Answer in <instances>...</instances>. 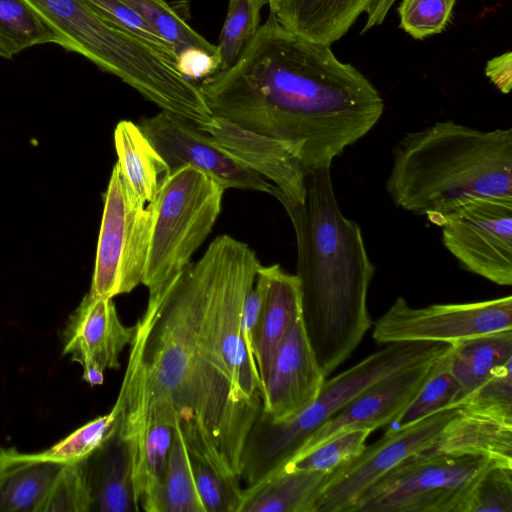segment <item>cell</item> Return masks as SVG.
Listing matches in <instances>:
<instances>
[{
	"instance_id": "1",
	"label": "cell",
	"mask_w": 512,
	"mask_h": 512,
	"mask_svg": "<svg viewBox=\"0 0 512 512\" xmlns=\"http://www.w3.org/2000/svg\"><path fill=\"white\" fill-rule=\"evenodd\" d=\"M253 249L230 235L159 290L134 325L127 368L113 406L117 432L137 451L145 430L181 431L191 455L241 480L244 447L261 407L236 388L224 320Z\"/></svg>"
},
{
	"instance_id": "2",
	"label": "cell",
	"mask_w": 512,
	"mask_h": 512,
	"mask_svg": "<svg viewBox=\"0 0 512 512\" xmlns=\"http://www.w3.org/2000/svg\"><path fill=\"white\" fill-rule=\"evenodd\" d=\"M198 84L213 116L283 142L305 171L331 166L384 112L358 69L330 45L286 29L272 11L232 67Z\"/></svg>"
},
{
	"instance_id": "3",
	"label": "cell",
	"mask_w": 512,
	"mask_h": 512,
	"mask_svg": "<svg viewBox=\"0 0 512 512\" xmlns=\"http://www.w3.org/2000/svg\"><path fill=\"white\" fill-rule=\"evenodd\" d=\"M330 170L305 171L302 202L279 200L296 237L302 322L325 377L372 326L367 297L375 273L360 226L338 205Z\"/></svg>"
},
{
	"instance_id": "4",
	"label": "cell",
	"mask_w": 512,
	"mask_h": 512,
	"mask_svg": "<svg viewBox=\"0 0 512 512\" xmlns=\"http://www.w3.org/2000/svg\"><path fill=\"white\" fill-rule=\"evenodd\" d=\"M386 191L431 221L472 199L512 196V129L483 131L453 120L407 132L392 149Z\"/></svg>"
},
{
	"instance_id": "5",
	"label": "cell",
	"mask_w": 512,
	"mask_h": 512,
	"mask_svg": "<svg viewBox=\"0 0 512 512\" xmlns=\"http://www.w3.org/2000/svg\"><path fill=\"white\" fill-rule=\"evenodd\" d=\"M449 343L397 342L367 356L337 376L324 380L316 398L282 422L261 415L244 447L241 479L247 486L287 462L306 440L359 393L389 373L442 353Z\"/></svg>"
},
{
	"instance_id": "6",
	"label": "cell",
	"mask_w": 512,
	"mask_h": 512,
	"mask_svg": "<svg viewBox=\"0 0 512 512\" xmlns=\"http://www.w3.org/2000/svg\"><path fill=\"white\" fill-rule=\"evenodd\" d=\"M78 53L113 74L161 109L174 105L187 87L176 59L98 16L83 0H27Z\"/></svg>"
},
{
	"instance_id": "7",
	"label": "cell",
	"mask_w": 512,
	"mask_h": 512,
	"mask_svg": "<svg viewBox=\"0 0 512 512\" xmlns=\"http://www.w3.org/2000/svg\"><path fill=\"white\" fill-rule=\"evenodd\" d=\"M224 191L192 166L171 171L154 203L142 280L149 293L162 288L191 263L221 213Z\"/></svg>"
},
{
	"instance_id": "8",
	"label": "cell",
	"mask_w": 512,
	"mask_h": 512,
	"mask_svg": "<svg viewBox=\"0 0 512 512\" xmlns=\"http://www.w3.org/2000/svg\"><path fill=\"white\" fill-rule=\"evenodd\" d=\"M491 461L479 455H412L382 476L348 512H461L474 481Z\"/></svg>"
},
{
	"instance_id": "9",
	"label": "cell",
	"mask_w": 512,
	"mask_h": 512,
	"mask_svg": "<svg viewBox=\"0 0 512 512\" xmlns=\"http://www.w3.org/2000/svg\"><path fill=\"white\" fill-rule=\"evenodd\" d=\"M103 200L89 293L114 298L142 284L155 201L144 204L138 199L117 162Z\"/></svg>"
},
{
	"instance_id": "10",
	"label": "cell",
	"mask_w": 512,
	"mask_h": 512,
	"mask_svg": "<svg viewBox=\"0 0 512 512\" xmlns=\"http://www.w3.org/2000/svg\"><path fill=\"white\" fill-rule=\"evenodd\" d=\"M442 242L460 266L500 286L512 284V196L472 199L445 213Z\"/></svg>"
},
{
	"instance_id": "11",
	"label": "cell",
	"mask_w": 512,
	"mask_h": 512,
	"mask_svg": "<svg viewBox=\"0 0 512 512\" xmlns=\"http://www.w3.org/2000/svg\"><path fill=\"white\" fill-rule=\"evenodd\" d=\"M460 407L445 408L405 427H389L378 441L329 472L314 512H348L388 471L429 448Z\"/></svg>"
},
{
	"instance_id": "12",
	"label": "cell",
	"mask_w": 512,
	"mask_h": 512,
	"mask_svg": "<svg viewBox=\"0 0 512 512\" xmlns=\"http://www.w3.org/2000/svg\"><path fill=\"white\" fill-rule=\"evenodd\" d=\"M512 328L511 295L469 303L411 307L397 297L374 323L377 343H453L463 338Z\"/></svg>"
},
{
	"instance_id": "13",
	"label": "cell",
	"mask_w": 512,
	"mask_h": 512,
	"mask_svg": "<svg viewBox=\"0 0 512 512\" xmlns=\"http://www.w3.org/2000/svg\"><path fill=\"white\" fill-rule=\"evenodd\" d=\"M138 126L172 170L192 166L229 188L272 193L274 185L244 166L195 124L162 110Z\"/></svg>"
},
{
	"instance_id": "14",
	"label": "cell",
	"mask_w": 512,
	"mask_h": 512,
	"mask_svg": "<svg viewBox=\"0 0 512 512\" xmlns=\"http://www.w3.org/2000/svg\"><path fill=\"white\" fill-rule=\"evenodd\" d=\"M325 378L300 317L279 342L261 375L260 415L271 422L292 418L316 398Z\"/></svg>"
},
{
	"instance_id": "15",
	"label": "cell",
	"mask_w": 512,
	"mask_h": 512,
	"mask_svg": "<svg viewBox=\"0 0 512 512\" xmlns=\"http://www.w3.org/2000/svg\"><path fill=\"white\" fill-rule=\"evenodd\" d=\"M437 356L397 369L371 384L321 425L292 457L346 431L369 429L373 432L391 424L413 400Z\"/></svg>"
},
{
	"instance_id": "16",
	"label": "cell",
	"mask_w": 512,
	"mask_h": 512,
	"mask_svg": "<svg viewBox=\"0 0 512 512\" xmlns=\"http://www.w3.org/2000/svg\"><path fill=\"white\" fill-rule=\"evenodd\" d=\"M133 336L134 326L121 322L113 298L88 292L68 319L63 354L81 365L86 383L101 385L107 369H119V356Z\"/></svg>"
},
{
	"instance_id": "17",
	"label": "cell",
	"mask_w": 512,
	"mask_h": 512,
	"mask_svg": "<svg viewBox=\"0 0 512 512\" xmlns=\"http://www.w3.org/2000/svg\"><path fill=\"white\" fill-rule=\"evenodd\" d=\"M199 129L238 162L272 181L271 195L278 200L303 201L305 170L283 142L217 116Z\"/></svg>"
},
{
	"instance_id": "18",
	"label": "cell",
	"mask_w": 512,
	"mask_h": 512,
	"mask_svg": "<svg viewBox=\"0 0 512 512\" xmlns=\"http://www.w3.org/2000/svg\"><path fill=\"white\" fill-rule=\"evenodd\" d=\"M396 0H282L278 21L309 41L331 45L342 38L359 16L366 15L362 33L380 25Z\"/></svg>"
},
{
	"instance_id": "19",
	"label": "cell",
	"mask_w": 512,
	"mask_h": 512,
	"mask_svg": "<svg viewBox=\"0 0 512 512\" xmlns=\"http://www.w3.org/2000/svg\"><path fill=\"white\" fill-rule=\"evenodd\" d=\"M81 464L92 497V511L139 512L130 447L117 430Z\"/></svg>"
},
{
	"instance_id": "20",
	"label": "cell",
	"mask_w": 512,
	"mask_h": 512,
	"mask_svg": "<svg viewBox=\"0 0 512 512\" xmlns=\"http://www.w3.org/2000/svg\"><path fill=\"white\" fill-rule=\"evenodd\" d=\"M65 464L0 448V512H40Z\"/></svg>"
},
{
	"instance_id": "21",
	"label": "cell",
	"mask_w": 512,
	"mask_h": 512,
	"mask_svg": "<svg viewBox=\"0 0 512 512\" xmlns=\"http://www.w3.org/2000/svg\"><path fill=\"white\" fill-rule=\"evenodd\" d=\"M421 454L479 455L512 465V424L461 407L435 442Z\"/></svg>"
},
{
	"instance_id": "22",
	"label": "cell",
	"mask_w": 512,
	"mask_h": 512,
	"mask_svg": "<svg viewBox=\"0 0 512 512\" xmlns=\"http://www.w3.org/2000/svg\"><path fill=\"white\" fill-rule=\"evenodd\" d=\"M266 293L259 331L254 344V358L260 375L290 327L301 317V294L295 274L279 264L263 266Z\"/></svg>"
},
{
	"instance_id": "23",
	"label": "cell",
	"mask_w": 512,
	"mask_h": 512,
	"mask_svg": "<svg viewBox=\"0 0 512 512\" xmlns=\"http://www.w3.org/2000/svg\"><path fill=\"white\" fill-rule=\"evenodd\" d=\"M329 473L283 470L243 488L239 512H314Z\"/></svg>"
},
{
	"instance_id": "24",
	"label": "cell",
	"mask_w": 512,
	"mask_h": 512,
	"mask_svg": "<svg viewBox=\"0 0 512 512\" xmlns=\"http://www.w3.org/2000/svg\"><path fill=\"white\" fill-rule=\"evenodd\" d=\"M114 145L122 173L144 204L153 203L171 169L138 124L121 120L114 130Z\"/></svg>"
},
{
	"instance_id": "25",
	"label": "cell",
	"mask_w": 512,
	"mask_h": 512,
	"mask_svg": "<svg viewBox=\"0 0 512 512\" xmlns=\"http://www.w3.org/2000/svg\"><path fill=\"white\" fill-rule=\"evenodd\" d=\"M448 357L450 370L466 397L512 360V328L455 341Z\"/></svg>"
},
{
	"instance_id": "26",
	"label": "cell",
	"mask_w": 512,
	"mask_h": 512,
	"mask_svg": "<svg viewBox=\"0 0 512 512\" xmlns=\"http://www.w3.org/2000/svg\"><path fill=\"white\" fill-rule=\"evenodd\" d=\"M175 428L164 423L150 425L133 455V484L139 511L160 512L162 481Z\"/></svg>"
},
{
	"instance_id": "27",
	"label": "cell",
	"mask_w": 512,
	"mask_h": 512,
	"mask_svg": "<svg viewBox=\"0 0 512 512\" xmlns=\"http://www.w3.org/2000/svg\"><path fill=\"white\" fill-rule=\"evenodd\" d=\"M65 48L63 39L27 0H0V56L11 59L39 44Z\"/></svg>"
},
{
	"instance_id": "28",
	"label": "cell",
	"mask_w": 512,
	"mask_h": 512,
	"mask_svg": "<svg viewBox=\"0 0 512 512\" xmlns=\"http://www.w3.org/2000/svg\"><path fill=\"white\" fill-rule=\"evenodd\" d=\"M449 346L436 357L429 376L413 400L392 422V428L405 427L440 410L461 404L465 396L449 367Z\"/></svg>"
},
{
	"instance_id": "29",
	"label": "cell",
	"mask_w": 512,
	"mask_h": 512,
	"mask_svg": "<svg viewBox=\"0 0 512 512\" xmlns=\"http://www.w3.org/2000/svg\"><path fill=\"white\" fill-rule=\"evenodd\" d=\"M160 512H204L195 485L190 452L177 428L162 481Z\"/></svg>"
},
{
	"instance_id": "30",
	"label": "cell",
	"mask_w": 512,
	"mask_h": 512,
	"mask_svg": "<svg viewBox=\"0 0 512 512\" xmlns=\"http://www.w3.org/2000/svg\"><path fill=\"white\" fill-rule=\"evenodd\" d=\"M122 1L140 13L152 29L172 46L175 57L190 49H200L219 57L217 45L191 28L183 16L164 0Z\"/></svg>"
},
{
	"instance_id": "31",
	"label": "cell",
	"mask_w": 512,
	"mask_h": 512,
	"mask_svg": "<svg viewBox=\"0 0 512 512\" xmlns=\"http://www.w3.org/2000/svg\"><path fill=\"white\" fill-rule=\"evenodd\" d=\"M268 0H229L217 45L220 69L232 67L260 27V12Z\"/></svg>"
},
{
	"instance_id": "32",
	"label": "cell",
	"mask_w": 512,
	"mask_h": 512,
	"mask_svg": "<svg viewBox=\"0 0 512 512\" xmlns=\"http://www.w3.org/2000/svg\"><path fill=\"white\" fill-rule=\"evenodd\" d=\"M371 433L369 429L346 431L303 454L292 457L271 473L283 470H313L329 473L358 456L364 450L366 440Z\"/></svg>"
},
{
	"instance_id": "33",
	"label": "cell",
	"mask_w": 512,
	"mask_h": 512,
	"mask_svg": "<svg viewBox=\"0 0 512 512\" xmlns=\"http://www.w3.org/2000/svg\"><path fill=\"white\" fill-rule=\"evenodd\" d=\"M461 512H512V465L491 461L474 481Z\"/></svg>"
},
{
	"instance_id": "34",
	"label": "cell",
	"mask_w": 512,
	"mask_h": 512,
	"mask_svg": "<svg viewBox=\"0 0 512 512\" xmlns=\"http://www.w3.org/2000/svg\"><path fill=\"white\" fill-rule=\"evenodd\" d=\"M117 427V414L112 410L84 424L49 449L38 453L42 458L69 464L87 458Z\"/></svg>"
},
{
	"instance_id": "35",
	"label": "cell",
	"mask_w": 512,
	"mask_h": 512,
	"mask_svg": "<svg viewBox=\"0 0 512 512\" xmlns=\"http://www.w3.org/2000/svg\"><path fill=\"white\" fill-rule=\"evenodd\" d=\"M461 408L512 424V360L469 393L462 400Z\"/></svg>"
},
{
	"instance_id": "36",
	"label": "cell",
	"mask_w": 512,
	"mask_h": 512,
	"mask_svg": "<svg viewBox=\"0 0 512 512\" xmlns=\"http://www.w3.org/2000/svg\"><path fill=\"white\" fill-rule=\"evenodd\" d=\"M196 489L204 512H239L243 488L202 458L190 454Z\"/></svg>"
},
{
	"instance_id": "37",
	"label": "cell",
	"mask_w": 512,
	"mask_h": 512,
	"mask_svg": "<svg viewBox=\"0 0 512 512\" xmlns=\"http://www.w3.org/2000/svg\"><path fill=\"white\" fill-rule=\"evenodd\" d=\"M92 497L81 461L65 464L40 512H90Z\"/></svg>"
},
{
	"instance_id": "38",
	"label": "cell",
	"mask_w": 512,
	"mask_h": 512,
	"mask_svg": "<svg viewBox=\"0 0 512 512\" xmlns=\"http://www.w3.org/2000/svg\"><path fill=\"white\" fill-rule=\"evenodd\" d=\"M456 0H402L400 27L414 39L441 33L447 26Z\"/></svg>"
},
{
	"instance_id": "39",
	"label": "cell",
	"mask_w": 512,
	"mask_h": 512,
	"mask_svg": "<svg viewBox=\"0 0 512 512\" xmlns=\"http://www.w3.org/2000/svg\"><path fill=\"white\" fill-rule=\"evenodd\" d=\"M98 16L176 59L172 46L162 39L134 8L122 0H83Z\"/></svg>"
},
{
	"instance_id": "40",
	"label": "cell",
	"mask_w": 512,
	"mask_h": 512,
	"mask_svg": "<svg viewBox=\"0 0 512 512\" xmlns=\"http://www.w3.org/2000/svg\"><path fill=\"white\" fill-rule=\"evenodd\" d=\"M176 63L184 77L197 83L220 69L219 57L200 49L180 53L176 57Z\"/></svg>"
},
{
	"instance_id": "41",
	"label": "cell",
	"mask_w": 512,
	"mask_h": 512,
	"mask_svg": "<svg viewBox=\"0 0 512 512\" xmlns=\"http://www.w3.org/2000/svg\"><path fill=\"white\" fill-rule=\"evenodd\" d=\"M485 75L500 92L508 94L512 87V53L508 51L487 61Z\"/></svg>"
},
{
	"instance_id": "42",
	"label": "cell",
	"mask_w": 512,
	"mask_h": 512,
	"mask_svg": "<svg viewBox=\"0 0 512 512\" xmlns=\"http://www.w3.org/2000/svg\"><path fill=\"white\" fill-rule=\"evenodd\" d=\"M282 0H268L269 10L272 12H276Z\"/></svg>"
}]
</instances>
